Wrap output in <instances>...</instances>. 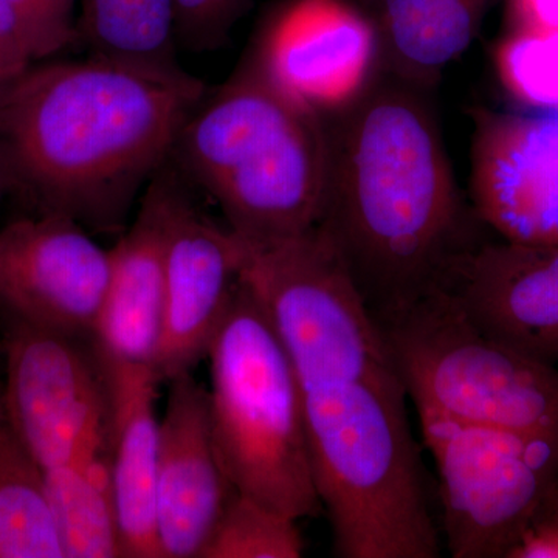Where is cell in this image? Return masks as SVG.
I'll use <instances>...</instances> for the list:
<instances>
[{"label":"cell","mask_w":558,"mask_h":558,"mask_svg":"<svg viewBox=\"0 0 558 558\" xmlns=\"http://www.w3.org/2000/svg\"><path fill=\"white\" fill-rule=\"evenodd\" d=\"M242 275L266 304L299 380L315 484L341 558H436L409 388L380 325L315 227L247 248Z\"/></svg>","instance_id":"cell-1"},{"label":"cell","mask_w":558,"mask_h":558,"mask_svg":"<svg viewBox=\"0 0 558 558\" xmlns=\"http://www.w3.org/2000/svg\"><path fill=\"white\" fill-rule=\"evenodd\" d=\"M329 165L317 229L377 322L436 292L484 240L461 199L427 90L385 72L323 116Z\"/></svg>","instance_id":"cell-2"},{"label":"cell","mask_w":558,"mask_h":558,"mask_svg":"<svg viewBox=\"0 0 558 558\" xmlns=\"http://www.w3.org/2000/svg\"><path fill=\"white\" fill-rule=\"evenodd\" d=\"M204 97L199 80L92 57L33 64L0 101V171L43 215L123 229Z\"/></svg>","instance_id":"cell-3"},{"label":"cell","mask_w":558,"mask_h":558,"mask_svg":"<svg viewBox=\"0 0 558 558\" xmlns=\"http://www.w3.org/2000/svg\"><path fill=\"white\" fill-rule=\"evenodd\" d=\"M172 153L248 248L295 240L318 226L328 186L325 119L253 61L191 113Z\"/></svg>","instance_id":"cell-4"},{"label":"cell","mask_w":558,"mask_h":558,"mask_svg":"<svg viewBox=\"0 0 558 558\" xmlns=\"http://www.w3.org/2000/svg\"><path fill=\"white\" fill-rule=\"evenodd\" d=\"M207 359L213 435L231 486L290 519L317 515L323 506L295 369L244 275Z\"/></svg>","instance_id":"cell-5"},{"label":"cell","mask_w":558,"mask_h":558,"mask_svg":"<svg viewBox=\"0 0 558 558\" xmlns=\"http://www.w3.org/2000/svg\"><path fill=\"white\" fill-rule=\"evenodd\" d=\"M416 409L558 438V368L488 336L438 289L377 322Z\"/></svg>","instance_id":"cell-6"},{"label":"cell","mask_w":558,"mask_h":558,"mask_svg":"<svg viewBox=\"0 0 558 558\" xmlns=\"http://www.w3.org/2000/svg\"><path fill=\"white\" fill-rule=\"evenodd\" d=\"M453 558H508L558 480V438L416 409Z\"/></svg>","instance_id":"cell-7"},{"label":"cell","mask_w":558,"mask_h":558,"mask_svg":"<svg viewBox=\"0 0 558 558\" xmlns=\"http://www.w3.org/2000/svg\"><path fill=\"white\" fill-rule=\"evenodd\" d=\"M2 410L43 470L108 446L110 389L97 341L11 317Z\"/></svg>","instance_id":"cell-8"},{"label":"cell","mask_w":558,"mask_h":558,"mask_svg":"<svg viewBox=\"0 0 558 558\" xmlns=\"http://www.w3.org/2000/svg\"><path fill=\"white\" fill-rule=\"evenodd\" d=\"M60 215L0 230V304L11 317L95 339L110 279V252Z\"/></svg>","instance_id":"cell-9"},{"label":"cell","mask_w":558,"mask_h":558,"mask_svg":"<svg viewBox=\"0 0 558 558\" xmlns=\"http://www.w3.org/2000/svg\"><path fill=\"white\" fill-rule=\"evenodd\" d=\"M473 211L501 240L558 244V109L475 113Z\"/></svg>","instance_id":"cell-10"},{"label":"cell","mask_w":558,"mask_h":558,"mask_svg":"<svg viewBox=\"0 0 558 558\" xmlns=\"http://www.w3.org/2000/svg\"><path fill=\"white\" fill-rule=\"evenodd\" d=\"M252 61L292 100L326 116L377 75L379 46L352 0H292L271 20Z\"/></svg>","instance_id":"cell-11"},{"label":"cell","mask_w":558,"mask_h":558,"mask_svg":"<svg viewBox=\"0 0 558 558\" xmlns=\"http://www.w3.org/2000/svg\"><path fill=\"white\" fill-rule=\"evenodd\" d=\"M247 247L175 183L167 244V304L154 371L161 381L193 371L236 292Z\"/></svg>","instance_id":"cell-12"},{"label":"cell","mask_w":558,"mask_h":558,"mask_svg":"<svg viewBox=\"0 0 558 558\" xmlns=\"http://www.w3.org/2000/svg\"><path fill=\"white\" fill-rule=\"evenodd\" d=\"M234 487L220 462L208 388L193 371L170 380L159 424L156 521L161 558H199Z\"/></svg>","instance_id":"cell-13"},{"label":"cell","mask_w":558,"mask_h":558,"mask_svg":"<svg viewBox=\"0 0 558 558\" xmlns=\"http://www.w3.org/2000/svg\"><path fill=\"white\" fill-rule=\"evenodd\" d=\"M440 289L488 336L558 363V244L481 240L462 253Z\"/></svg>","instance_id":"cell-14"},{"label":"cell","mask_w":558,"mask_h":558,"mask_svg":"<svg viewBox=\"0 0 558 558\" xmlns=\"http://www.w3.org/2000/svg\"><path fill=\"white\" fill-rule=\"evenodd\" d=\"M175 182L156 175L130 229L110 248V279L95 341L106 355L154 368L167 304V244Z\"/></svg>","instance_id":"cell-15"},{"label":"cell","mask_w":558,"mask_h":558,"mask_svg":"<svg viewBox=\"0 0 558 558\" xmlns=\"http://www.w3.org/2000/svg\"><path fill=\"white\" fill-rule=\"evenodd\" d=\"M102 355L110 389V464L124 558H161L156 521L160 424L156 402L161 380L153 366Z\"/></svg>","instance_id":"cell-16"},{"label":"cell","mask_w":558,"mask_h":558,"mask_svg":"<svg viewBox=\"0 0 558 558\" xmlns=\"http://www.w3.org/2000/svg\"><path fill=\"white\" fill-rule=\"evenodd\" d=\"M373 25L379 70L429 90L483 27L497 0H352Z\"/></svg>","instance_id":"cell-17"},{"label":"cell","mask_w":558,"mask_h":558,"mask_svg":"<svg viewBox=\"0 0 558 558\" xmlns=\"http://www.w3.org/2000/svg\"><path fill=\"white\" fill-rule=\"evenodd\" d=\"M44 478L64 558L124 557L110 444L44 470Z\"/></svg>","instance_id":"cell-18"},{"label":"cell","mask_w":558,"mask_h":558,"mask_svg":"<svg viewBox=\"0 0 558 558\" xmlns=\"http://www.w3.org/2000/svg\"><path fill=\"white\" fill-rule=\"evenodd\" d=\"M80 40L98 60L179 75L175 0H81Z\"/></svg>","instance_id":"cell-19"},{"label":"cell","mask_w":558,"mask_h":558,"mask_svg":"<svg viewBox=\"0 0 558 558\" xmlns=\"http://www.w3.org/2000/svg\"><path fill=\"white\" fill-rule=\"evenodd\" d=\"M0 558H64L44 470L0 410Z\"/></svg>","instance_id":"cell-20"},{"label":"cell","mask_w":558,"mask_h":558,"mask_svg":"<svg viewBox=\"0 0 558 558\" xmlns=\"http://www.w3.org/2000/svg\"><path fill=\"white\" fill-rule=\"evenodd\" d=\"M299 520L234 490L199 558H300Z\"/></svg>","instance_id":"cell-21"},{"label":"cell","mask_w":558,"mask_h":558,"mask_svg":"<svg viewBox=\"0 0 558 558\" xmlns=\"http://www.w3.org/2000/svg\"><path fill=\"white\" fill-rule=\"evenodd\" d=\"M495 65L513 98L538 110L558 109V31H508Z\"/></svg>","instance_id":"cell-22"},{"label":"cell","mask_w":558,"mask_h":558,"mask_svg":"<svg viewBox=\"0 0 558 558\" xmlns=\"http://www.w3.org/2000/svg\"><path fill=\"white\" fill-rule=\"evenodd\" d=\"M248 3L250 0H175L179 44L197 51L216 49Z\"/></svg>","instance_id":"cell-23"},{"label":"cell","mask_w":558,"mask_h":558,"mask_svg":"<svg viewBox=\"0 0 558 558\" xmlns=\"http://www.w3.org/2000/svg\"><path fill=\"white\" fill-rule=\"evenodd\" d=\"M33 64L31 46L16 13L9 0H0V73L16 80Z\"/></svg>","instance_id":"cell-24"},{"label":"cell","mask_w":558,"mask_h":558,"mask_svg":"<svg viewBox=\"0 0 558 558\" xmlns=\"http://www.w3.org/2000/svg\"><path fill=\"white\" fill-rule=\"evenodd\" d=\"M508 558H558V520L539 510Z\"/></svg>","instance_id":"cell-25"},{"label":"cell","mask_w":558,"mask_h":558,"mask_svg":"<svg viewBox=\"0 0 558 558\" xmlns=\"http://www.w3.org/2000/svg\"><path fill=\"white\" fill-rule=\"evenodd\" d=\"M76 0H39L51 53L60 51L80 40L78 22L75 21Z\"/></svg>","instance_id":"cell-26"},{"label":"cell","mask_w":558,"mask_h":558,"mask_svg":"<svg viewBox=\"0 0 558 558\" xmlns=\"http://www.w3.org/2000/svg\"><path fill=\"white\" fill-rule=\"evenodd\" d=\"M509 31H558V0H506Z\"/></svg>","instance_id":"cell-27"},{"label":"cell","mask_w":558,"mask_h":558,"mask_svg":"<svg viewBox=\"0 0 558 558\" xmlns=\"http://www.w3.org/2000/svg\"><path fill=\"white\" fill-rule=\"evenodd\" d=\"M9 3L24 28L35 64L53 57L39 0H9Z\"/></svg>","instance_id":"cell-28"},{"label":"cell","mask_w":558,"mask_h":558,"mask_svg":"<svg viewBox=\"0 0 558 558\" xmlns=\"http://www.w3.org/2000/svg\"><path fill=\"white\" fill-rule=\"evenodd\" d=\"M543 512L549 513L554 519L558 520V480L556 486H554L553 490H550L548 499H546L543 508L539 509Z\"/></svg>","instance_id":"cell-29"},{"label":"cell","mask_w":558,"mask_h":558,"mask_svg":"<svg viewBox=\"0 0 558 558\" xmlns=\"http://www.w3.org/2000/svg\"><path fill=\"white\" fill-rule=\"evenodd\" d=\"M13 81L14 80H9L0 73V101L5 97L7 90H9L10 84L13 83Z\"/></svg>","instance_id":"cell-30"},{"label":"cell","mask_w":558,"mask_h":558,"mask_svg":"<svg viewBox=\"0 0 558 558\" xmlns=\"http://www.w3.org/2000/svg\"><path fill=\"white\" fill-rule=\"evenodd\" d=\"M7 190V183L5 180H3L2 171H0V197H2V194L5 193Z\"/></svg>","instance_id":"cell-31"},{"label":"cell","mask_w":558,"mask_h":558,"mask_svg":"<svg viewBox=\"0 0 558 558\" xmlns=\"http://www.w3.org/2000/svg\"><path fill=\"white\" fill-rule=\"evenodd\" d=\"M0 405H2V379H0Z\"/></svg>","instance_id":"cell-32"},{"label":"cell","mask_w":558,"mask_h":558,"mask_svg":"<svg viewBox=\"0 0 558 558\" xmlns=\"http://www.w3.org/2000/svg\"><path fill=\"white\" fill-rule=\"evenodd\" d=\"M0 410H2V405H0Z\"/></svg>","instance_id":"cell-33"}]
</instances>
